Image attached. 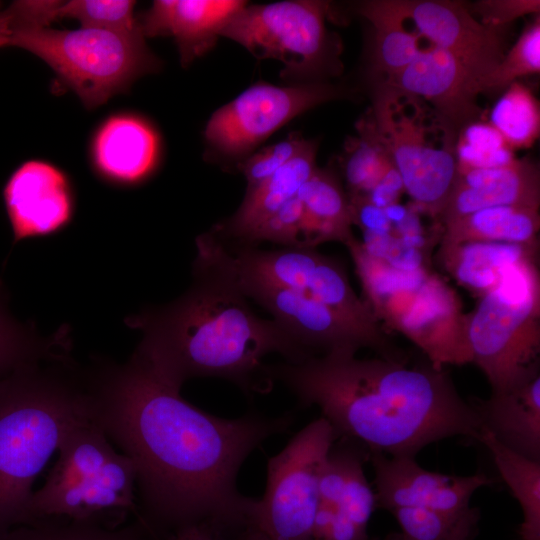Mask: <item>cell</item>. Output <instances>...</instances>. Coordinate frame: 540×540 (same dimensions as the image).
I'll return each instance as SVG.
<instances>
[{"label":"cell","instance_id":"1","mask_svg":"<svg viewBox=\"0 0 540 540\" xmlns=\"http://www.w3.org/2000/svg\"><path fill=\"white\" fill-rule=\"evenodd\" d=\"M84 380L88 419L135 465L138 517L161 540L194 524L242 540L257 499L238 490L239 470L294 415L204 412L135 351L123 364L94 358Z\"/></svg>","mask_w":540,"mask_h":540},{"label":"cell","instance_id":"2","mask_svg":"<svg viewBox=\"0 0 540 540\" xmlns=\"http://www.w3.org/2000/svg\"><path fill=\"white\" fill-rule=\"evenodd\" d=\"M409 362L333 353L266 364L265 373L292 391L300 406H317L337 439L369 452L415 457L450 437L477 440L481 419L444 367L425 357Z\"/></svg>","mask_w":540,"mask_h":540},{"label":"cell","instance_id":"3","mask_svg":"<svg viewBox=\"0 0 540 540\" xmlns=\"http://www.w3.org/2000/svg\"><path fill=\"white\" fill-rule=\"evenodd\" d=\"M181 297L128 316L143 336L135 349L164 379L180 388L188 379L218 377L247 393L270 390L262 360L279 353L287 362L310 358L274 320L259 318L246 298L219 281L195 275Z\"/></svg>","mask_w":540,"mask_h":540},{"label":"cell","instance_id":"4","mask_svg":"<svg viewBox=\"0 0 540 540\" xmlns=\"http://www.w3.org/2000/svg\"><path fill=\"white\" fill-rule=\"evenodd\" d=\"M85 420L83 369L71 359L0 378V535L31 523L35 479L67 432Z\"/></svg>","mask_w":540,"mask_h":540},{"label":"cell","instance_id":"5","mask_svg":"<svg viewBox=\"0 0 540 540\" xmlns=\"http://www.w3.org/2000/svg\"><path fill=\"white\" fill-rule=\"evenodd\" d=\"M345 246L363 300L388 332L405 336L436 367L471 363L461 299L432 267L394 268L369 255L355 237Z\"/></svg>","mask_w":540,"mask_h":540},{"label":"cell","instance_id":"6","mask_svg":"<svg viewBox=\"0 0 540 540\" xmlns=\"http://www.w3.org/2000/svg\"><path fill=\"white\" fill-rule=\"evenodd\" d=\"M57 451L45 483L32 494L31 523L60 517L115 528L139 516L135 465L94 423L70 429Z\"/></svg>","mask_w":540,"mask_h":540},{"label":"cell","instance_id":"7","mask_svg":"<svg viewBox=\"0 0 540 540\" xmlns=\"http://www.w3.org/2000/svg\"><path fill=\"white\" fill-rule=\"evenodd\" d=\"M471 363L491 393H505L540 374L538 259L509 267L498 285L466 313Z\"/></svg>","mask_w":540,"mask_h":540},{"label":"cell","instance_id":"8","mask_svg":"<svg viewBox=\"0 0 540 540\" xmlns=\"http://www.w3.org/2000/svg\"><path fill=\"white\" fill-rule=\"evenodd\" d=\"M368 116L413 205L439 223L458 174L457 130L421 98L382 84Z\"/></svg>","mask_w":540,"mask_h":540},{"label":"cell","instance_id":"9","mask_svg":"<svg viewBox=\"0 0 540 540\" xmlns=\"http://www.w3.org/2000/svg\"><path fill=\"white\" fill-rule=\"evenodd\" d=\"M45 61L87 108H95L124 91L138 76L156 67L144 37L80 27H13L11 44Z\"/></svg>","mask_w":540,"mask_h":540},{"label":"cell","instance_id":"10","mask_svg":"<svg viewBox=\"0 0 540 540\" xmlns=\"http://www.w3.org/2000/svg\"><path fill=\"white\" fill-rule=\"evenodd\" d=\"M196 247L194 271L256 279L321 300L362 323L380 324L368 304L355 293L343 264L315 248L259 250L248 245L230 251L212 233L197 237Z\"/></svg>","mask_w":540,"mask_h":540},{"label":"cell","instance_id":"11","mask_svg":"<svg viewBox=\"0 0 540 540\" xmlns=\"http://www.w3.org/2000/svg\"><path fill=\"white\" fill-rule=\"evenodd\" d=\"M336 440L320 417L268 459L266 490L256 500L243 540H313L320 476Z\"/></svg>","mask_w":540,"mask_h":540},{"label":"cell","instance_id":"12","mask_svg":"<svg viewBox=\"0 0 540 540\" xmlns=\"http://www.w3.org/2000/svg\"><path fill=\"white\" fill-rule=\"evenodd\" d=\"M194 273L213 278L244 298L253 299L309 357L356 354L367 348L384 359H410L381 324L362 323L321 300L230 273Z\"/></svg>","mask_w":540,"mask_h":540},{"label":"cell","instance_id":"13","mask_svg":"<svg viewBox=\"0 0 540 540\" xmlns=\"http://www.w3.org/2000/svg\"><path fill=\"white\" fill-rule=\"evenodd\" d=\"M329 4L280 1L245 4L219 32L259 59L284 64L283 77L302 78L323 72L335 58L325 27Z\"/></svg>","mask_w":540,"mask_h":540},{"label":"cell","instance_id":"14","mask_svg":"<svg viewBox=\"0 0 540 540\" xmlns=\"http://www.w3.org/2000/svg\"><path fill=\"white\" fill-rule=\"evenodd\" d=\"M347 95L346 89L328 83H256L214 112L205 138L224 154H244L299 114Z\"/></svg>","mask_w":540,"mask_h":540},{"label":"cell","instance_id":"15","mask_svg":"<svg viewBox=\"0 0 540 540\" xmlns=\"http://www.w3.org/2000/svg\"><path fill=\"white\" fill-rule=\"evenodd\" d=\"M369 451L353 440L332 445L320 481L313 540H373L368 523L377 509L364 464Z\"/></svg>","mask_w":540,"mask_h":540},{"label":"cell","instance_id":"16","mask_svg":"<svg viewBox=\"0 0 540 540\" xmlns=\"http://www.w3.org/2000/svg\"><path fill=\"white\" fill-rule=\"evenodd\" d=\"M374 470L376 506L390 510L414 507L449 515L480 511L470 506L474 493L493 484L482 472L469 476L446 475L422 468L415 457L369 452Z\"/></svg>","mask_w":540,"mask_h":540},{"label":"cell","instance_id":"17","mask_svg":"<svg viewBox=\"0 0 540 540\" xmlns=\"http://www.w3.org/2000/svg\"><path fill=\"white\" fill-rule=\"evenodd\" d=\"M401 16L418 31L449 52L477 81L491 73L504 54L496 29L475 20L463 3L443 0H394ZM480 91V90H479Z\"/></svg>","mask_w":540,"mask_h":540},{"label":"cell","instance_id":"18","mask_svg":"<svg viewBox=\"0 0 540 540\" xmlns=\"http://www.w3.org/2000/svg\"><path fill=\"white\" fill-rule=\"evenodd\" d=\"M3 198L14 243L56 234L73 218L71 183L63 171L47 162L23 163L7 181Z\"/></svg>","mask_w":540,"mask_h":540},{"label":"cell","instance_id":"19","mask_svg":"<svg viewBox=\"0 0 540 540\" xmlns=\"http://www.w3.org/2000/svg\"><path fill=\"white\" fill-rule=\"evenodd\" d=\"M379 84L421 98L456 130L481 117L477 81L437 46L421 50L404 69Z\"/></svg>","mask_w":540,"mask_h":540},{"label":"cell","instance_id":"20","mask_svg":"<svg viewBox=\"0 0 540 540\" xmlns=\"http://www.w3.org/2000/svg\"><path fill=\"white\" fill-rule=\"evenodd\" d=\"M494 206L539 209L540 174L536 164L523 158L499 167L458 169L439 223Z\"/></svg>","mask_w":540,"mask_h":540},{"label":"cell","instance_id":"21","mask_svg":"<svg viewBox=\"0 0 540 540\" xmlns=\"http://www.w3.org/2000/svg\"><path fill=\"white\" fill-rule=\"evenodd\" d=\"M246 2L237 0H157L140 22L144 36H172L188 64L213 44L229 18Z\"/></svg>","mask_w":540,"mask_h":540},{"label":"cell","instance_id":"22","mask_svg":"<svg viewBox=\"0 0 540 540\" xmlns=\"http://www.w3.org/2000/svg\"><path fill=\"white\" fill-rule=\"evenodd\" d=\"M158 152L153 129L138 117L117 115L100 127L93 144L94 163L107 180L137 184L152 172Z\"/></svg>","mask_w":540,"mask_h":540},{"label":"cell","instance_id":"23","mask_svg":"<svg viewBox=\"0 0 540 540\" xmlns=\"http://www.w3.org/2000/svg\"><path fill=\"white\" fill-rule=\"evenodd\" d=\"M469 401L497 440L540 461V374L505 393Z\"/></svg>","mask_w":540,"mask_h":540},{"label":"cell","instance_id":"24","mask_svg":"<svg viewBox=\"0 0 540 540\" xmlns=\"http://www.w3.org/2000/svg\"><path fill=\"white\" fill-rule=\"evenodd\" d=\"M538 256L539 244L491 241L438 244L437 251L443 270L478 298L493 290L509 267Z\"/></svg>","mask_w":540,"mask_h":540},{"label":"cell","instance_id":"25","mask_svg":"<svg viewBox=\"0 0 540 540\" xmlns=\"http://www.w3.org/2000/svg\"><path fill=\"white\" fill-rule=\"evenodd\" d=\"M316 151V143L308 141L293 159L262 184L247 191L237 212L214 234L245 241L259 224L298 196L317 168Z\"/></svg>","mask_w":540,"mask_h":540},{"label":"cell","instance_id":"26","mask_svg":"<svg viewBox=\"0 0 540 540\" xmlns=\"http://www.w3.org/2000/svg\"><path fill=\"white\" fill-rule=\"evenodd\" d=\"M298 197L304 211L307 247L330 241L345 245L354 237L349 199L334 173L316 168Z\"/></svg>","mask_w":540,"mask_h":540},{"label":"cell","instance_id":"27","mask_svg":"<svg viewBox=\"0 0 540 540\" xmlns=\"http://www.w3.org/2000/svg\"><path fill=\"white\" fill-rule=\"evenodd\" d=\"M539 209L519 206L488 207L442 225L439 244L491 241L539 244Z\"/></svg>","mask_w":540,"mask_h":540},{"label":"cell","instance_id":"28","mask_svg":"<svg viewBox=\"0 0 540 540\" xmlns=\"http://www.w3.org/2000/svg\"><path fill=\"white\" fill-rule=\"evenodd\" d=\"M477 440L490 451L501 478L521 507L520 539L540 540V461L510 449L483 426Z\"/></svg>","mask_w":540,"mask_h":540},{"label":"cell","instance_id":"29","mask_svg":"<svg viewBox=\"0 0 540 540\" xmlns=\"http://www.w3.org/2000/svg\"><path fill=\"white\" fill-rule=\"evenodd\" d=\"M358 12L374 28L372 70L382 80L400 72L420 53L418 36L405 28L394 0L366 1Z\"/></svg>","mask_w":540,"mask_h":540},{"label":"cell","instance_id":"30","mask_svg":"<svg viewBox=\"0 0 540 540\" xmlns=\"http://www.w3.org/2000/svg\"><path fill=\"white\" fill-rule=\"evenodd\" d=\"M0 540H161L140 517L119 527L71 521L60 517L42 518L16 526Z\"/></svg>","mask_w":540,"mask_h":540},{"label":"cell","instance_id":"31","mask_svg":"<svg viewBox=\"0 0 540 540\" xmlns=\"http://www.w3.org/2000/svg\"><path fill=\"white\" fill-rule=\"evenodd\" d=\"M69 351L66 331L41 337L14 323L0 305V378L26 366L69 360Z\"/></svg>","mask_w":540,"mask_h":540},{"label":"cell","instance_id":"32","mask_svg":"<svg viewBox=\"0 0 540 540\" xmlns=\"http://www.w3.org/2000/svg\"><path fill=\"white\" fill-rule=\"evenodd\" d=\"M358 136L346 142L342 160L348 198L366 197L395 166L367 116L357 124Z\"/></svg>","mask_w":540,"mask_h":540},{"label":"cell","instance_id":"33","mask_svg":"<svg viewBox=\"0 0 540 540\" xmlns=\"http://www.w3.org/2000/svg\"><path fill=\"white\" fill-rule=\"evenodd\" d=\"M399 531L384 540H474L479 532L480 511L470 515H449L414 507L388 510Z\"/></svg>","mask_w":540,"mask_h":540},{"label":"cell","instance_id":"34","mask_svg":"<svg viewBox=\"0 0 540 540\" xmlns=\"http://www.w3.org/2000/svg\"><path fill=\"white\" fill-rule=\"evenodd\" d=\"M489 124L511 150L529 148L540 132L539 102L526 86L513 82L495 103Z\"/></svg>","mask_w":540,"mask_h":540},{"label":"cell","instance_id":"35","mask_svg":"<svg viewBox=\"0 0 540 540\" xmlns=\"http://www.w3.org/2000/svg\"><path fill=\"white\" fill-rule=\"evenodd\" d=\"M135 4L130 0L61 1L58 17L78 20L82 27L144 37L140 22L134 17Z\"/></svg>","mask_w":540,"mask_h":540},{"label":"cell","instance_id":"36","mask_svg":"<svg viewBox=\"0 0 540 540\" xmlns=\"http://www.w3.org/2000/svg\"><path fill=\"white\" fill-rule=\"evenodd\" d=\"M540 71V17L529 23L495 69L479 83L480 93L507 88L520 77Z\"/></svg>","mask_w":540,"mask_h":540},{"label":"cell","instance_id":"37","mask_svg":"<svg viewBox=\"0 0 540 540\" xmlns=\"http://www.w3.org/2000/svg\"><path fill=\"white\" fill-rule=\"evenodd\" d=\"M512 151L490 124L475 122L458 136V169L504 166L516 159Z\"/></svg>","mask_w":540,"mask_h":540},{"label":"cell","instance_id":"38","mask_svg":"<svg viewBox=\"0 0 540 540\" xmlns=\"http://www.w3.org/2000/svg\"><path fill=\"white\" fill-rule=\"evenodd\" d=\"M262 240L289 247H307L304 211L298 196L259 224L244 242Z\"/></svg>","mask_w":540,"mask_h":540},{"label":"cell","instance_id":"39","mask_svg":"<svg viewBox=\"0 0 540 540\" xmlns=\"http://www.w3.org/2000/svg\"><path fill=\"white\" fill-rule=\"evenodd\" d=\"M296 134L270 145L239 163V169L244 174L247 191L253 190L281 167L293 159L308 143Z\"/></svg>","mask_w":540,"mask_h":540},{"label":"cell","instance_id":"40","mask_svg":"<svg viewBox=\"0 0 540 540\" xmlns=\"http://www.w3.org/2000/svg\"><path fill=\"white\" fill-rule=\"evenodd\" d=\"M481 24L497 29L527 14H539L538 0H484L474 5Z\"/></svg>","mask_w":540,"mask_h":540},{"label":"cell","instance_id":"41","mask_svg":"<svg viewBox=\"0 0 540 540\" xmlns=\"http://www.w3.org/2000/svg\"><path fill=\"white\" fill-rule=\"evenodd\" d=\"M11 44V31L5 9L0 11V47Z\"/></svg>","mask_w":540,"mask_h":540},{"label":"cell","instance_id":"42","mask_svg":"<svg viewBox=\"0 0 540 540\" xmlns=\"http://www.w3.org/2000/svg\"><path fill=\"white\" fill-rule=\"evenodd\" d=\"M374 540H376V539H374Z\"/></svg>","mask_w":540,"mask_h":540}]
</instances>
